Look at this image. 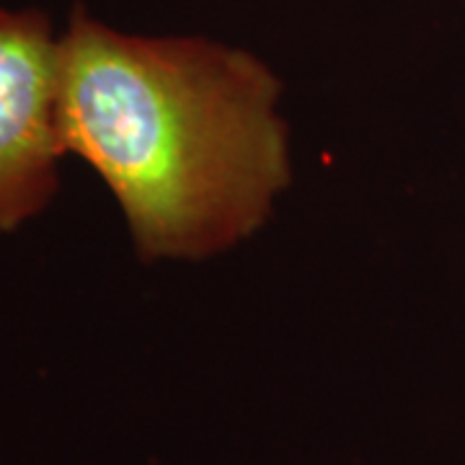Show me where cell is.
Returning <instances> with one entry per match:
<instances>
[{"label": "cell", "mask_w": 465, "mask_h": 465, "mask_svg": "<svg viewBox=\"0 0 465 465\" xmlns=\"http://www.w3.org/2000/svg\"><path fill=\"white\" fill-rule=\"evenodd\" d=\"M282 85L253 52L140 36L73 8L60 32V133L99 173L143 262H197L264 225L290 186Z\"/></svg>", "instance_id": "cell-1"}, {"label": "cell", "mask_w": 465, "mask_h": 465, "mask_svg": "<svg viewBox=\"0 0 465 465\" xmlns=\"http://www.w3.org/2000/svg\"><path fill=\"white\" fill-rule=\"evenodd\" d=\"M65 155L60 32L39 8L0 5V232L50 207Z\"/></svg>", "instance_id": "cell-2"}]
</instances>
